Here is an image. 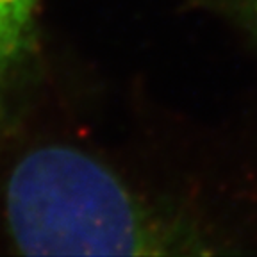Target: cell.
I'll use <instances>...</instances> for the list:
<instances>
[{
    "mask_svg": "<svg viewBox=\"0 0 257 257\" xmlns=\"http://www.w3.org/2000/svg\"><path fill=\"white\" fill-rule=\"evenodd\" d=\"M41 6L43 0H0V75L27 47Z\"/></svg>",
    "mask_w": 257,
    "mask_h": 257,
    "instance_id": "2",
    "label": "cell"
},
{
    "mask_svg": "<svg viewBox=\"0 0 257 257\" xmlns=\"http://www.w3.org/2000/svg\"><path fill=\"white\" fill-rule=\"evenodd\" d=\"M246 4V9H248L250 16H252L253 24L257 25V0H245Z\"/></svg>",
    "mask_w": 257,
    "mask_h": 257,
    "instance_id": "3",
    "label": "cell"
},
{
    "mask_svg": "<svg viewBox=\"0 0 257 257\" xmlns=\"http://www.w3.org/2000/svg\"><path fill=\"white\" fill-rule=\"evenodd\" d=\"M4 218L18 250L32 255L213 253L214 239L145 198L105 163L77 149L41 147L13 168Z\"/></svg>",
    "mask_w": 257,
    "mask_h": 257,
    "instance_id": "1",
    "label": "cell"
}]
</instances>
